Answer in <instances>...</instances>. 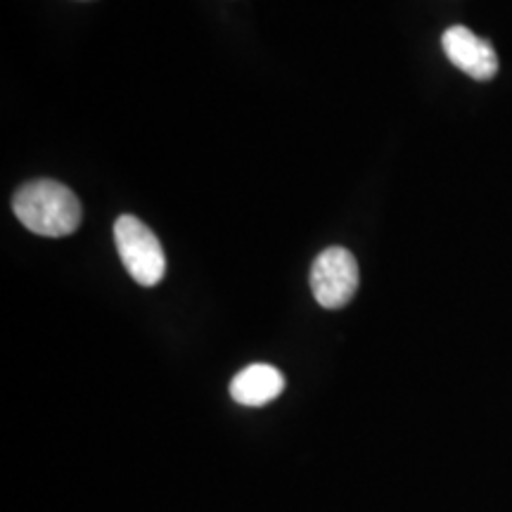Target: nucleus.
Wrapping results in <instances>:
<instances>
[{"mask_svg":"<svg viewBox=\"0 0 512 512\" xmlns=\"http://www.w3.org/2000/svg\"><path fill=\"white\" fill-rule=\"evenodd\" d=\"M12 209L24 228L43 238H64L81 226L79 197L67 185L48 178L22 185L15 192Z\"/></svg>","mask_w":512,"mask_h":512,"instance_id":"nucleus-1","label":"nucleus"},{"mask_svg":"<svg viewBox=\"0 0 512 512\" xmlns=\"http://www.w3.org/2000/svg\"><path fill=\"white\" fill-rule=\"evenodd\" d=\"M114 242L121 256V264L131 273V278L143 287L162 283L166 273V256L162 242L136 216H119L114 223Z\"/></svg>","mask_w":512,"mask_h":512,"instance_id":"nucleus-2","label":"nucleus"},{"mask_svg":"<svg viewBox=\"0 0 512 512\" xmlns=\"http://www.w3.org/2000/svg\"><path fill=\"white\" fill-rule=\"evenodd\" d=\"M311 290L323 309H342L358 290V264L344 247H328L311 266Z\"/></svg>","mask_w":512,"mask_h":512,"instance_id":"nucleus-3","label":"nucleus"},{"mask_svg":"<svg viewBox=\"0 0 512 512\" xmlns=\"http://www.w3.org/2000/svg\"><path fill=\"white\" fill-rule=\"evenodd\" d=\"M441 46L451 64H456L460 72L472 76L477 81L494 79L498 72V55L494 46L484 38H479L475 31L467 27H451L441 36Z\"/></svg>","mask_w":512,"mask_h":512,"instance_id":"nucleus-4","label":"nucleus"},{"mask_svg":"<svg viewBox=\"0 0 512 512\" xmlns=\"http://www.w3.org/2000/svg\"><path fill=\"white\" fill-rule=\"evenodd\" d=\"M285 389V377L278 368L266 366V363H254L230 382V396L238 401L240 406L259 408L278 399Z\"/></svg>","mask_w":512,"mask_h":512,"instance_id":"nucleus-5","label":"nucleus"}]
</instances>
